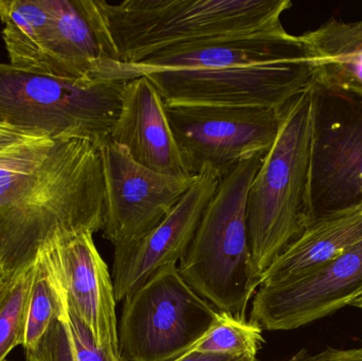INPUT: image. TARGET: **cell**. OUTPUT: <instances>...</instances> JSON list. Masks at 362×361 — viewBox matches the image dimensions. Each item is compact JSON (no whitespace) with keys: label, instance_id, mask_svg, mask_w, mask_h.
Wrapping results in <instances>:
<instances>
[{"label":"cell","instance_id":"12","mask_svg":"<svg viewBox=\"0 0 362 361\" xmlns=\"http://www.w3.org/2000/svg\"><path fill=\"white\" fill-rule=\"evenodd\" d=\"M361 295L362 241L301 279L259 286L249 320L266 331L295 330L352 305Z\"/></svg>","mask_w":362,"mask_h":361},{"label":"cell","instance_id":"8","mask_svg":"<svg viewBox=\"0 0 362 361\" xmlns=\"http://www.w3.org/2000/svg\"><path fill=\"white\" fill-rule=\"evenodd\" d=\"M165 103L281 110L314 82L313 59L146 74Z\"/></svg>","mask_w":362,"mask_h":361},{"label":"cell","instance_id":"3","mask_svg":"<svg viewBox=\"0 0 362 361\" xmlns=\"http://www.w3.org/2000/svg\"><path fill=\"white\" fill-rule=\"evenodd\" d=\"M313 125L312 84L282 108L276 141L249 189L247 229L259 284L268 267L310 226Z\"/></svg>","mask_w":362,"mask_h":361},{"label":"cell","instance_id":"24","mask_svg":"<svg viewBox=\"0 0 362 361\" xmlns=\"http://www.w3.org/2000/svg\"><path fill=\"white\" fill-rule=\"evenodd\" d=\"M351 307H358V309H362V295L361 297H358V298H357L354 302L352 303Z\"/></svg>","mask_w":362,"mask_h":361},{"label":"cell","instance_id":"18","mask_svg":"<svg viewBox=\"0 0 362 361\" xmlns=\"http://www.w3.org/2000/svg\"><path fill=\"white\" fill-rule=\"evenodd\" d=\"M302 37L313 55L315 84L362 91V19H331Z\"/></svg>","mask_w":362,"mask_h":361},{"label":"cell","instance_id":"13","mask_svg":"<svg viewBox=\"0 0 362 361\" xmlns=\"http://www.w3.org/2000/svg\"><path fill=\"white\" fill-rule=\"evenodd\" d=\"M308 59H313V55L302 35H291L283 29L199 40L161 51L135 65L97 61L90 80L129 81L168 70L219 69Z\"/></svg>","mask_w":362,"mask_h":361},{"label":"cell","instance_id":"6","mask_svg":"<svg viewBox=\"0 0 362 361\" xmlns=\"http://www.w3.org/2000/svg\"><path fill=\"white\" fill-rule=\"evenodd\" d=\"M120 361H173L204 336L218 311L181 277L176 264L157 271L123 301Z\"/></svg>","mask_w":362,"mask_h":361},{"label":"cell","instance_id":"7","mask_svg":"<svg viewBox=\"0 0 362 361\" xmlns=\"http://www.w3.org/2000/svg\"><path fill=\"white\" fill-rule=\"evenodd\" d=\"M313 89L310 226L362 207V91Z\"/></svg>","mask_w":362,"mask_h":361},{"label":"cell","instance_id":"5","mask_svg":"<svg viewBox=\"0 0 362 361\" xmlns=\"http://www.w3.org/2000/svg\"><path fill=\"white\" fill-rule=\"evenodd\" d=\"M124 83L68 80L0 63V122L101 148L118 120Z\"/></svg>","mask_w":362,"mask_h":361},{"label":"cell","instance_id":"23","mask_svg":"<svg viewBox=\"0 0 362 361\" xmlns=\"http://www.w3.org/2000/svg\"><path fill=\"white\" fill-rule=\"evenodd\" d=\"M234 358L228 356L211 355V354L197 353V352H189L181 357L173 361H235Z\"/></svg>","mask_w":362,"mask_h":361},{"label":"cell","instance_id":"15","mask_svg":"<svg viewBox=\"0 0 362 361\" xmlns=\"http://www.w3.org/2000/svg\"><path fill=\"white\" fill-rule=\"evenodd\" d=\"M110 140L142 167L178 177L197 176L176 140L167 104L148 76L125 81Z\"/></svg>","mask_w":362,"mask_h":361},{"label":"cell","instance_id":"9","mask_svg":"<svg viewBox=\"0 0 362 361\" xmlns=\"http://www.w3.org/2000/svg\"><path fill=\"white\" fill-rule=\"evenodd\" d=\"M282 108L167 104V114L197 175L210 169L223 177L243 161L267 154L280 131Z\"/></svg>","mask_w":362,"mask_h":361},{"label":"cell","instance_id":"1","mask_svg":"<svg viewBox=\"0 0 362 361\" xmlns=\"http://www.w3.org/2000/svg\"><path fill=\"white\" fill-rule=\"evenodd\" d=\"M103 222L100 148L86 140H49L0 197V269L32 262L57 233L93 235Z\"/></svg>","mask_w":362,"mask_h":361},{"label":"cell","instance_id":"2","mask_svg":"<svg viewBox=\"0 0 362 361\" xmlns=\"http://www.w3.org/2000/svg\"><path fill=\"white\" fill-rule=\"evenodd\" d=\"M90 21L102 57L135 65L161 51L223 36L284 29L289 0H78Z\"/></svg>","mask_w":362,"mask_h":361},{"label":"cell","instance_id":"19","mask_svg":"<svg viewBox=\"0 0 362 361\" xmlns=\"http://www.w3.org/2000/svg\"><path fill=\"white\" fill-rule=\"evenodd\" d=\"M33 279L34 261L0 275V361L25 343Z\"/></svg>","mask_w":362,"mask_h":361},{"label":"cell","instance_id":"10","mask_svg":"<svg viewBox=\"0 0 362 361\" xmlns=\"http://www.w3.org/2000/svg\"><path fill=\"white\" fill-rule=\"evenodd\" d=\"M104 178V239L114 247L127 245L154 229L197 176L157 173L136 163L112 140L101 148Z\"/></svg>","mask_w":362,"mask_h":361},{"label":"cell","instance_id":"25","mask_svg":"<svg viewBox=\"0 0 362 361\" xmlns=\"http://www.w3.org/2000/svg\"><path fill=\"white\" fill-rule=\"evenodd\" d=\"M6 361H8V360H6Z\"/></svg>","mask_w":362,"mask_h":361},{"label":"cell","instance_id":"20","mask_svg":"<svg viewBox=\"0 0 362 361\" xmlns=\"http://www.w3.org/2000/svg\"><path fill=\"white\" fill-rule=\"evenodd\" d=\"M262 332L261 326L246 318L218 312L212 326L189 352L228 356L234 360L255 358L264 343Z\"/></svg>","mask_w":362,"mask_h":361},{"label":"cell","instance_id":"17","mask_svg":"<svg viewBox=\"0 0 362 361\" xmlns=\"http://www.w3.org/2000/svg\"><path fill=\"white\" fill-rule=\"evenodd\" d=\"M0 21L11 65L70 80L57 57L42 0H0Z\"/></svg>","mask_w":362,"mask_h":361},{"label":"cell","instance_id":"16","mask_svg":"<svg viewBox=\"0 0 362 361\" xmlns=\"http://www.w3.org/2000/svg\"><path fill=\"white\" fill-rule=\"evenodd\" d=\"M362 241V207L314 223L259 278V286L301 279Z\"/></svg>","mask_w":362,"mask_h":361},{"label":"cell","instance_id":"22","mask_svg":"<svg viewBox=\"0 0 362 361\" xmlns=\"http://www.w3.org/2000/svg\"><path fill=\"white\" fill-rule=\"evenodd\" d=\"M285 361H362V348L350 350L327 348L315 355H310L305 350H302L297 355Z\"/></svg>","mask_w":362,"mask_h":361},{"label":"cell","instance_id":"11","mask_svg":"<svg viewBox=\"0 0 362 361\" xmlns=\"http://www.w3.org/2000/svg\"><path fill=\"white\" fill-rule=\"evenodd\" d=\"M93 235L57 233L40 246L36 256L97 347L120 361L114 284Z\"/></svg>","mask_w":362,"mask_h":361},{"label":"cell","instance_id":"14","mask_svg":"<svg viewBox=\"0 0 362 361\" xmlns=\"http://www.w3.org/2000/svg\"><path fill=\"white\" fill-rule=\"evenodd\" d=\"M221 178L212 170H202L165 220L140 239L115 247L112 279L117 302L124 301L159 269L180 261Z\"/></svg>","mask_w":362,"mask_h":361},{"label":"cell","instance_id":"4","mask_svg":"<svg viewBox=\"0 0 362 361\" xmlns=\"http://www.w3.org/2000/svg\"><path fill=\"white\" fill-rule=\"evenodd\" d=\"M265 155H257L221 178L178 266L181 277L218 312L246 317L259 281L247 229V199Z\"/></svg>","mask_w":362,"mask_h":361},{"label":"cell","instance_id":"21","mask_svg":"<svg viewBox=\"0 0 362 361\" xmlns=\"http://www.w3.org/2000/svg\"><path fill=\"white\" fill-rule=\"evenodd\" d=\"M48 139L52 138L38 131H28L8 123L0 122V157Z\"/></svg>","mask_w":362,"mask_h":361}]
</instances>
